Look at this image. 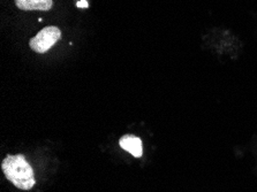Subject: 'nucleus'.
<instances>
[{
	"label": "nucleus",
	"instance_id": "f257e3e1",
	"mask_svg": "<svg viewBox=\"0 0 257 192\" xmlns=\"http://www.w3.org/2000/svg\"><path fill=\"white\" fill-rule=\"evenodd\" d=\"M4 175L18 189L30 190L36 184L33 167L22 154L7 155L2 162Z\"/></svg>",
	"mask_w": 257,
	"mask_h": 192
},
{
	"label": "nucleus",
	"instance_id": "f03ea898",
	"mask_svg": "<svg viewBox=\"0 0 257 192\" xmlns=\"http://www.w3.org/2000/svg\"><path fill=\"white\" fill-rule=\"evenodd\" d=\"M61 38V31L58 27L49 26L42 29L36 36L33 37L29 42L30 49L36 53H46L57 44Z\"/></svg>",
	"mask_w": 257,
	"mask_h": 192
},
{
	"label": "nucleus",
	"instance_id": "7ed1b4c3",
	"mask_svg": "<svg viewBox=\"0 0 257 192\" xmlns=\"http://www.w3.org/2000/svg\"><path fill=\"white\" fill-rule=\"evenodd\" d=\"M120 147L123 148L124 151L130 152V153L135 156V158H140L143 154V147H142V140L136 137L135 135H123L121 138L119 139Z\"/></svg>",
	"mask_w": 257,
	"mask_h": 192
},
{
	"label": "nucleus",
	"instance_id": "20e7f679",
	"mask_svg": "<svg viewBox=\"0 0 257 192\" xmlns=\"http://www.w3.org/2000/svg\"><path fill=\"white\" fill-rule=\"evenodd\" d=\"M15 5L22 11H50L53 7V0H15Z\"/></svg>",
	"mask_w": 257,
	"mask_h": 192
},
{
	"label": "nucleus",
	"instance_id": "39448f33",
	"mask_svg": "<svg viewBox=\"0 0 257 192\" xmlns=\"http://www.w3.org/2000/svg\"><path fill=\"white\" fill-rule=\"evenodd\" d=\"M89 6V4L87 0H81V2L77 3V7H80V9H87Z\"/></svg>",
	"mask_w": 257,
	"mask_h": 192
}]
</instances>
